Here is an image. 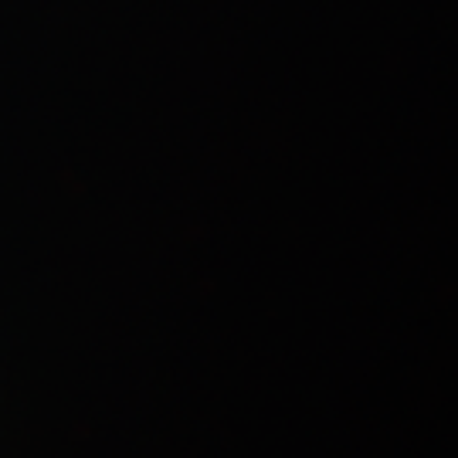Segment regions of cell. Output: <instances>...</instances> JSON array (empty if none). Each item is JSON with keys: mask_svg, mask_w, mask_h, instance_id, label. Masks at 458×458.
<instances>
[]
</instances>
